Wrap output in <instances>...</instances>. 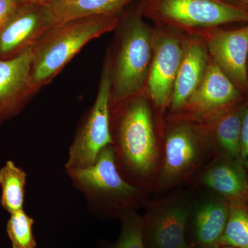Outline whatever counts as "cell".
I'll return each instance as SVG.
<instances>
[{
  "mask_svg": "<svg viewBox=\"0 0 248 248\" xmlns=\"http://www.w3.org/2000/svg\"><path fill=\"white\" fill-rule=\"evenodd\" d=\"M209 60L210 55L203 39L200 36L186 34L184 55L168 114L177 113L198 88L205 76Z\"/></svg>",
  "mask_w": 248,
  "mask_h": 248,
  "instance_id": "17",
  "label": "cell"
},
{
  "mask_svg": "<svg viewBox=\"0 0 248 248\" xmlns=\"http://www.w3.org/2000/svg\"><path fill=\"white\" fill-rule=\"evenodd\" d=\"M66 173L74 188L84 196L90 213L103 221L118 218L126 209L144 208L149 200L151 194L121 176L112 144L102 149L93 166Z\"/></svg>",
  "mask_w": 248,
  "mask_h": 248,
  "instance_id": "3",
  "label": "cell"
},
{
  "mask_svg": "<svg viewBox=\"0 0 248 248\" xmlns=\"http://www.w3.org/2000/svg\"><path fill=\"white\" fill-rule=\"evenodd\" d=\"M111 78L108 55L92 107L80 121L68 150L65 172L84 169L95 163L99 153L112 144L110 127Z\"/></svg>",
  "mask_w": 248,
  "mask_h": 248,
  "instance_id": "7",
  "label": "cell"
},
{
  "mask_svg": "<svg viewBox=\"0 0 248 248\" xmlns=\"http://www.w3.org/2000/svg\"><path fill=\"white\" fill-rule=\"evenodd\" d=\"M110 127L121 176L130 185L155 194L162 158L165 120L146 89L110 104Z\"/></svg>",
  "mask_w": 248,
  "mask_h": 248,
  "instance_id": "1",
  "label": "cell"
},
{
  "mask_svg": "<svg viewBox=\"0 0 248 248\" xmlns=\"http://www.w3.org/2000/svg\"><path fill=\"white\" fill-rule=\"evenodd\" d=\"M27 180V172L11 160L0 169V203L10 215L24 209Z\"/></svg>",
  "mask_w": 248,
  "mask_h": 248,
  "instance_id": "19",
  "label": "cell"
},
{
  "mask_svg": "<svg viewBox=\"0 0 248 248\" xmlns=\"http://www.w3.org/2000/svg\"><path fill=\"white\" fill-rule=\"evenodd\" d=\"M230 202L218 196L197 194L187 226L186 236L191 248H215L226 228Z\"/></svg>",
  "mask_w": 248,
  "mask_h": 248,
  "instance_id": "15",
  "label": "cell"
},
{
  "mask_svg": "<svg viewBox=\"0 0 248 248\" xmlns=\"http://www.w3.org/2000/svg\"><path fill=\"white\" fill-rule=\"evenodd\" d=\"M138 10L157 27L187 35L234 23L248 24V14L221 0H141Z\"/></svg>",
  "mask_w": 248,
  "mask_h": 248,
  "instance_id": "6",
  "label": "cell"
},
{
  "mask_svg": "<svg viewBox=\"0 0 248 248\" xmlns=\"http://www.w3.org/2000/svg\"><path fill=\"white\" fill-rule=\"evenodd\" d=\"M32 48L0 59V125L17 115L39 92L31 76Z\"/></svg>",
  "mask_w": 248,
  "mask_h": 248,
  "instance_id": "13",
  "label": "cell"
},
{
  "mask_svg": "<svg viewBox=\"0 0 248 248\" xmlns=\"http://www.w3.org/2000/svg\"><path fill=\"white\" fill-rule=\"evenodd\" d=\"M149 200L143 217L146 248H191L186 240L187 219L196 196L193 189L182 187Z\"/></svg>",
  "mask_w": 248,
  "mask_h": 248,
  "instance_id": "8",
  "label": "cell"
},
{
  "mask_svg": "<svg viewBox=\"0 0 248 248\" xmlns=\"http://www.w3.org/2000/svg\"><path fill=\"white\" fill-rule=\"evenodd\" d=\"M186 37V34L180 31L155 26L153 60L146 89L152 102L163 115L172 99Z\"/></svg>",
  "mask_w": 248,
  "mask_h": 248,
  "instance_id": "9",
  "label": "cell"
},
{
  "mask_svg": "<svg viewBox=\"0 0 248 248\" xmlns=\"http://www.w3.org/2000/svg\"><path fill=\"white\" fill-rule=\"evenodd\" d=\"M240 159L248 174V105L243 120L240 140Z\"/></svg>",
  "mask_w": 248,
  "mask_h": 248,
  "instance_id": "24",
  "label": "cell"
},
{
  "mask_svg": "<svg viewBox=\"0 0 248 248\" xmlns=\"http://www.w3.org/2000/svg\"><path fill=\"white\" fill-rule=\"evenodd\" d=\"M215 248H236L229 247V246H218V247H216Z\"/></svg>",
  "mask_w": 248,
  "mask_h": 248,
  "instance_id": "27",
  "label": "cell"
},
{
  "mask_svg": "<svg viewBox=\"0 0 248 248\" xmlns=\"http://www.w3.org/2000/svg\"><path fill=\"white\" fill-rule=\"evenodd\" d=\"M210 58L248 98V24L239 29L221 27L202 31Z\"/></svg>",
  "mask_w": 248,
  "mask_h": 248,
  "instance_id": "10",
  "label": "cell"
},
{
  "mask_svg": "<svg viewBox=\"0 0 248 248\" xmlns=\"http://www.w3.org/2000/svg\"><path fill=\"white\" fill-rule=\"evenodd\" d=\"M120 234L114 243H102L100 248H146L143 239V217L135 209H126L120 214Z\"/></svg>",
  "mask_w": 248,
  "mask_h": 248,
  "instance_id": "21",
  "label": "cell"
},
{
  "mask_svg": "<svg viewBox=\"0 0 248 248\" xmlns=\"http://www.w3.org/2000/svg\"><path fill=\"white\" fill-rule=\"evenodd\" d=\"M221 1L248 14V0H221Z\"/></svg>",
  "mask_w": 248,
  "mask_h": 248,
  "instance_id": "25",
  "label": "cell"
},
{
  "mask_svg": "<svg viewBox=\"0 0 248 248\" xmlns=\"http://www.w3.org/2000/svg\"><path fill=\"white\" fill-rule=\"evenodd\" d=\"M6 225V232L13 248H35L37 242L33 234L35 221L24 209L11 214Z\"/></svg>",
  "mask_w": 248,
  "mask_h": 248,
  "instance_id": "22",
  "label": "cell"
},
{
  "mask_svg": "<svg viewBox=\"0 0 248 248\" xmlns=\"http://www.w3.org/2000/svg\"><path fill=\"white\" fill-rule=\"evenodd\" d=\"M248 99L216 111L196 122L213 145L215 156L240 159L241 127Z\"/></svg>",
  "mask_w": 248,
  "mask_h": 248,
  "instance_id": "16",
  "label": "cell"
},
{
  "mask_svg": "<svg viewBox=\"0 0 248 248\" xmlns=\"http://www.w3.org/2000/svg\"><path fill=\"white\" fill-rule=\"evenodd\" d=\"M23 4H50L53 0H19Z\"/></svg>",
  "mask_w": 248,
  "mask_h": 248,
  "instance_id": "26",
  "label": "cell"
},
{
  "mask_svg": "<svg viewBox=\"0 0 248 248\" xmlns=\"http://www.w3.org/2000/svg\"><path fill=\"white\" fill-rule=\"evenodd\" d=\"M135 0H53L49 4L57 24L94 16L120 17Z\"/></svg>",
  "mask_w": 248,
  "mask_h": 248,
  "instance_id": "18",
  "label": "cell"
},
{
  "mask_svg": "<svg viewBox=\"0 0 248 248\" xmlns=\"http://www.w3.org/2000/svg\"><path fill=\"white\" fill-rule=\"evenodd\" d=\"M115 30V44L107 53L111 78L110 104L133 97L146 89L154 43L155 28L145 21L138 9L128 14L124 12Z\"/></svg>",
  "mask_w": 248,
  "mask_h": 248,
  "instance_id": "2",
  "label": "cell"
},
{
  "mask_svg": "<svg viewBox=\"0 0 248 248\" xmlns=\"http://www.w3.org/2000/svg\"><path fill=\"white\" fill-rule=\"evenodd\" d=\"M247 201H248V195H247Z\"/></svg>",
  "mask_w": 248,
  "mask_h": 248,
  "instance_id": "28",
  "label": "cell"
},
{
  "mask_svg": "<svg viewBox=\"0 0 248 248\" xmlns=\"http://www.w3.org/2000/svg\"><path fill=\"white\" fill-rule=\"evenodd\" d=\"M248 99L210 58L205 76L195 92L177 113L169 115L199 122L204 117Z\"/></svg>",
  "mask_w": 248,
  "mask_h": 248,
  "instance_id": "11",
  "label": "cell"
},
{
  "mask_svg": "<svg viewBox=\"0 0 248 248\" xmlns=\"http://www.w3.org/2000/svg\"><path fill=\"white\" fill-rule=\"evenodd\" d=\"M218 246L248 248V203H230L229 216Z\"/></svg>",
  "mask_w": 248,
  "mask_h": 248,
  "instance_id": "20",
  "label": "cell"
},
{
  "mask_svg": "<svg viewBox=\"0 0 248 248\" xmlns=\"http://www.w3.org/2000/svg\"><path fill=\"white\" fill-rule=\"evenodd\" d=\"M23 4L19 0H0V31L17 14Z\"/></svg>",
  "mask_w": 248,
  "mask_h": 248,
  "instance_id": "23",
  "label": "cell"
},
{
  "mask_svg": "<svg viewBox=\"0 0 248 248\" xmlns=\"http://www.w3.org/2000/svg\"><path fill=\"white\" fill-rule=\"evenodd\" d=\"M55 24L49 4H23L0 31V59L13 58L32 48Z\"/></svg>",
  "mask_w": 248,
  "mask_h": 248,
  "instance_id": "12",
  "label": "cell"
},
{
  "mask_svg": "<svg viewBox=\"0 0 248 248\" xmlns=\"http://www.w3.org/2000/svg\"><path fill=\"white\" fill-rule=\"evenodd\" d=\"M120 17L78 18L50 28L32 48L31 76L37 89L50 84L91 41L115 31Z\"/></svg>",
  "mask_w": 248,
  "mask_h": 248,
  "instance_id": "4",
  "label": "cell"
},
{
  "mask_svg": "<svg viewBox=\"0 0 248 248\" xmlns=\"http://www.w3.org/2000/svg\"><path fill=\"white\" fill-rule=\"evenodd\" d=\"M162 158L155 194L190 184L215 156L211 142L194 121L164 115Z\"/></svg>",
  "mask_w": 248,
  "mask_h": 248,
  "instance_id": "5",
  "label": "cell"
},
{
  "mask_svg": "<svg viewBox=\"0 0 248 248\" xmlns=\"http://www.w3.org/2000/svg\"><path fill=\"white\" fill-rule=\"evenodd\" d=\"M197 193L218 196L229 202H246L248 174L240 160L214 156L190 183Z\"/></svg>",
  "mask_w": 248,
  "mask_h": 248,
  "instance_id": "14",
  "label": "cell"
}]
</instances>
